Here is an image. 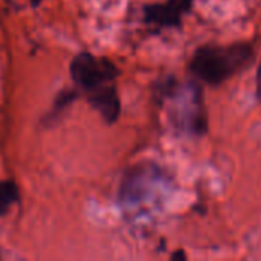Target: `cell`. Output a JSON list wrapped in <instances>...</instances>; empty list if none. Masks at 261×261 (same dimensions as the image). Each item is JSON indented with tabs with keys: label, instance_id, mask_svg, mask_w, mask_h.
Listing matches in <instances>:
<instances>
[{
	"label": "cell",
	"instance_id": "obj_1",
	"mask_svg": "<svg viewBox=\"0 0 261 261\" xmlns=\"http://www.w3.org/2000/svg\"><path fill=\"white\" fill-rule=\"evenodd\" d=\"M252 60L254 49L248 43L229 46L208 44L197 49L190 63V70L203 83L217 86L246 69Z\"/></svg>",
	"mask_w": 261,
	"mask_h": 261
},
{
	"label": "cell",
	"instance_id": "obj_2",
	"mask_svg": "<svg viewBox=\"0 0 261 261\" xmlns=\"http://www.w3.org/2000/svg\"><path fill=\"white\" fill-rule=\"evenodd\" d=\"M116 75L118 69L110 60L98 58L90 52H81L70 63V76L73 83L87 93L110 84Z\"/></svg>",
	"mask_w": 261,
	"mask_h": 261
},
{
	"label": "cell",
	"instance_id": "obj_3",
	"mask_svg": "<svg viewBox=\"0 0 261 261\" xmlns=\"http://www.w3.org/2000/svg\"><path fill=\"white\" fill-rule=\"evenodd\" d=\"M193 0H168L164 5H150L144 9L147 23L158 28H174L180 24L182 15L190 12Z\"/></svg>",
	"mask_w": 261,
	"mask_h": 261
},
{
	"label": "cell",
	"instance_id": "obj_4",
	"mask_svg": "<svg viewBox=\"0 0 261 261\" xmlns=\"http://www.w3.org/2000/svg\"><path fill=\"white\" fill-rule=\"evenodd\" d=\"M90 104L99 112V115L106 119V122L112 124L118 119L121 113V102L116 93V89L110 84H106L89 93Z\"/></svg>",
	"mask_w": 261,
	"mask_h": 261
},
{
	"label": "cell",
	"instance_id": "obj_5",
	"mask_svg": "<svg viewBox=\"0 0 261 261\" xmlns=\"http://www.w3.org/2000/svg\"><path fill=\"white\" fill-rule=\"evenodd\" d=\"M18 200V188L12 180L0 182V214L6 213V210Z\"/></svg>",
	"mask_w": 261,
	"mask_h": 261
},
{
	"label": "cell",
	"instance_id": "obj_6",
	"mask_svg": "<svg viewBox=\"0 0 261 261\" xmlns=\"http://www.w3.org/2000/svg\"><path fill=\"white\" fill-rule=\"evenodd\" d=\"M257 96L261 101V64L258 67V72H257Z\"/></svg>",
	"mask_w": 261,
	"mask_h": 261
},
{
	"label": "cell",
	"instance_id": "obj_7",
	"mask_svg": "<svg viewBox=\"0 0 261 261\" xmlns=\"http://www.w3.org/2000/svg\"><path fill=\"white\" fill-rule=\"evenodd\" d=\"M31 3H32V6H38L41 3V0H31Z\"/></svg>",
	"mask_w": 261,
	"mask_h": 261
}]
</instances>
